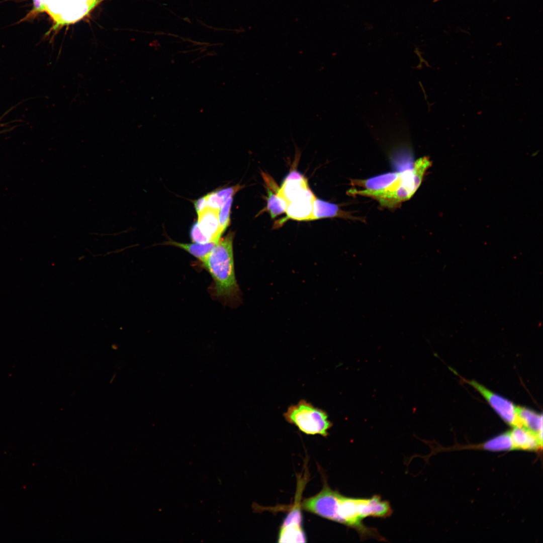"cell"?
I'll return each mask as SVG.
<instances>
[{"label":"cell","instance_id":"cell-6","mask_svg":"<svg viewBox=\"0 0 543 543\" xmlns=\"http://www.w3.org/2000/svg\"><path fill=\"white\" fill-rule=\"evenodd\" d=\"M302 506L297 502L284 519L278 536L279 542H305L306 537L302 526Z\"/></svg>","mask_w":543,"mask_h":543},{"label":"cell","instance_id":"cell-13","mask_svg":"<svg viewBox=\"0 0 543 543\" xmlns=\"http://www.w3.org/2000/svg\"><path fill=\"white\" fill-rule=\"evenodd\" d=\"M218 242H210L206 243L196 242L184 243L170 240L164 242V244L170 245L184 249L202 262Z\"/></svg>","mask_w":543,"mask_h":543},{"label":"cell","instance_id":"cell-11","mask_svg":"<svg viewBox=\"0 0 543 543\" xmlns=\"http://www.w3.org/2000/svg\"><path fill=\"white\" fill-rule=\"evenodd\" d=\"M349 218V214L340 210L338 206L319 199L315 198L313 203L311 221L325 218Z\"/></svg>","mask_w":543,"mask_h":543},{"label":"cell","instance_id":"cell-12","mask_svg":"<svg viewBox=\"0 0 543 543\" xmlns=\"http://www.w3.org/2000/svg\"><path fill=\"white\" fill-rule=\"evenodd\" d=\"M517 415L522 427L538 436L542 440V415L527 408L516 406Z\"/></svg>","mask_w":543,"mask_h":543},{"label":"cell","instance_id":"cell-3","mask_svg":"<svg viewBox=\"0 0 543 543\" xmlns=\"http://www.w3.org/2000/svg\"><path fill=\"white\" fill-rule=\"evenodd\" d=\"M233 232L220 239L203 265L214 281V295L226 303L237 305L241 302V292L236 280L233 242Z\"/></svg>","mask_w":543,"mask_h":543},{"label":"cell","instance_id":"cell-1","mask_svg":"<svg viewBox=\"0 0 543 543\" xmlns=\"http://www.w3.org/2000/svg\"><path fill=\"white\" fill-rule=\"evenodd\" d=\"M301 506L307 511L352 528L362 540L374 538L385 541L376 529L366 526L363 520L368 517L386 518L393 512L389 502L382 500L379 495L348 497L326 484L317 494L305 499Z\"/></svg>","mask_w":543,"mask_h":543},{"label":"cell","instance_id":"cell-18","mask_svg":"<svg viewBox=\"0 0 543 543\" xmlns=\"http://www.w3.org/2000/svg\"><path fill=\"white\" fill-rule=\"evenodd\" d=\"M190 235L192 240L194 242L199 243H208L201 232L198 221L192 225L190 231Z\"/></svg>","mask_w":543,"mask_h":543},{"label":"cell","instance_id":"cell-15","mask_svg":"<svg viewBox=\"0 0 543 543\" xmlns=\"http://www.w3.org/2000/svg\"><path fill=\"white\" fill-rule=\"evenodd\" d=\"M482 448L490 451H502L514 449L510 432L502 433L492 438L484 443Z\"/></svg>","mask_w":543,"mask_h":543},{"label":"cell","instance_id":"cell-10","mask_svg":"<svg viewBox=\"0 0 543 543\" xmlns=\"http://www.w3.org/2000/svg\"><path fill=\"white\" fill-rule=\"evenodd\" d=\"M514 448L534 450L542 445L538 436L523 427H514L510 431Z\"/></svg>","mask_w":543,"mask_h":543},{"label":"cell","instance_id":"cell-20","mask_svg":"<svg viewBox=\"0 0 543 543\" xmlns=\"http://www.w3.org/2000/svg\"><path fill=\"white\" fill-rule=\"evenodd\" d=\"M1 126H2V125H1V124H0V127H1Z\"/></svg>","mask_w":543,"mask_h":543},{"label":"cell","instance_id":"cell-9","mask_svg":"<svg viewBox=\"0 0 543 543\" xmlns=\"http://www.w3.org/2000/svg\"><path fill=\"white\" fill-rule=\"evenodd\" d=\"M262 175L266 186L268 196L266 210L270 214L272 218L286 212L287 204L278 194L279 187L273 178L264 172Z\"/></svg>","mask_w":543,"mask_h":543},{"label":"cell","instance_id":"cell-14","mask_svg":"<svg viewBox=\"0 0 543 543\" xmlns=\"http://www.w3.org/2000/svg\"><path fill=\"white\" fill-rule=\"evenodd\" d=\"M244 186L237 185L208 194L207 195L208 206L211 208L219 210L228 198L233 197Z\"/></svg>","mask_w":543,"mask_h":543},{"label":"cell","instance_id":"cell-19","mask_svg":"<svg viewBox=\"0 0 543 543\" xmlns=\"http://www.w3.org/2000/svg\"><path fill=\"white\" fill-rule=\"evenodd\" d=\"M193 203L196 211L197 214H198L203 210L207 207L206 196L194 201Z\"/></svg>","mask_w":543,"mask_h":543},{"label":"cell","instance_id":"cell-8","mask_svg":"<svg viewBox=\"0 0 543 543\" xmlns=\"http://www.w3.org/2000/svg\"><path fill=\"white\" fill-rule=\"evenodd\" d=\"M198 215L199 227L207 242H218L223 233L219 224V210L207 207Z\"/></svg>","mask_w":543,"mask_h":543},{"label":"cell","instance_id":"cell-17","mask_svg":"<svg viewBox=\"0 0 543 543\" xmlns=\"http://www.w3.org/2000/svg\"><path fill=\"white\" fill-rule=\"evenodd\" d=\"M32 1L33 9L25 18L21 20V22L32 19L38 14L46 12L47 7L42 2V0H32Z\"/></svg>","mask_w":543,"mask_h":543},{"label":"cell","instance_id":"cell-4","mask_svg":"<svg viewBox=\"0 0 543 543\" xmlns=\"http://www.w3.org/2000/svg\"><path fill=\"white\" fill-rule=\"evenodd\" d=\"M283 416L288 422L307 435L327 436L332 426L326 411L304 399L290 406Z\"/></svg>","mask_w":543,"mask_h":543},{"label":"cell","instance_id":"cell-7","mask_svg":"<svg viewBox=\"0 0 543 543\" xmlns=\"http://www.w3.org/2000/svg\"><path fill=\"white\" fill-rule=\"evenodd\" d=\"M316 198L310 188L306 189L300 195L288 204L286 218L281 220L277 227L281 225L288 219L298 221H311L313 203Z\"/></svg>","mask_w":543,"mask_h":543},{"label":"cell","instance_id":"cell-2","mask_svg":"<svg viewBox=\"0 0 543 543\" xmlns=\"http://www.w3.org/2000/svg\"><path fill=\"white\" fill-rule=\"evenodd\" d=\"M430 162L426 157L416 160L410 168L399 172H389L369 178L371 191L350 189V195L370 197L381 206L394 208L410 199L420 186Z\"/></svg>","mask_w":543,"mask_h":543},{"label":"cell","instance_id":"cell-16","mask_svg":"<svg viewBox=\"0 0 543 543\" xmlns=\"http://www.w3.org/2000/svg\"><path fill=\"white\" fill-rule=\"evenodd\" d=\"M232 202L233 197L228 198L221 206L219 213V224L223 232L229 225L230 210Z\"/></svg>","mask_w":543,"mask_h":543},{"label":"cell","instance_id":"cell-5","mask_svg":"<svg viewBox=\"0 0 543 543\" xmlns=\"http://www.w3.org/2000/svg\"><path fill=\"white\" fill-rule=\"evenodd\" d=\"M461 378L478 391L506 423L513 427H522L517 414L516 406L512 402L494 393L475 381Z\"/></svg>","mask_w":543,"mask_h":543}]
</instances>
